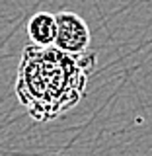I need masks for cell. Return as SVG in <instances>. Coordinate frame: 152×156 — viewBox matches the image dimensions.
<instances>
[{
  "label": "cell",
  "mask_w": 152,
  "mask_h": 156,
  "mask_svg": "<svg viewBox=\"0 0 152 156\" xmlns=\"http://www.w3.org/2000/svg\"><path fill=\"white\" fill-rule=\"evenodd\" d=\"M96 55H68L55 45L23 49L16 76V96L35 121L55 119L68 111L86 90Z\"/></svg>",
  "instance_id": "obj_1"
},
{
  "label": "cell",
  "mask_w": 152,
  "mask_h": 156,
  "mask_svg": "<svg viewBox=\"0 0 152 156\" xmlns=\"http://www.w3.org/2000/svg\"><path fill=\"white\" fill-rule=\"evenodd\" d=\"M57 18V35L55 47L68 55H84L88 53L92 35L86 20L74 12H58Z\"/></svg>",
  "instance_id": "obj_2"
},
{
  "label": "cell",
  "mask_w": 152,
  "mask_h": 156,
  "mask_svg": "<svg viewBox=\"0 0 152 156\" xmlns=\"http://www.w3.org/2000/svg\"><path fill=\"white\" fill-rule=\"evenodd\" d=\"M27 35L29 41L37 47L55 45L57 35V18L51 12H35L27 20Z\"/></svg>",
  "instance_id": "obj_3"
}]
</instances>
